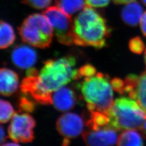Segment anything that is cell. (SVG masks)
<instances>
[{
    "label": "cell",
    "mask_w": 146,
    "mask_h": 146,
    "mask_svg": "<svg viewBox=\"0 0 146 146\" xmlns=\"http://www.w3.org/2000/svg\"><path fill=\"white\" fill-rule=\"evenodd\" d=\"M76 60L68 55L55 60H48L40 72L35 68L27 71V76L21 82L23 94L30 95L40 104H52V93L58 89L82 76L75 68Z\"/></svg>",
    "instance_id": "obj_1"
},
{
    "label": "cell",
    "mask_w": 146,
    "mask_h": 146,
    "mask_svg": "<svg viewBox=\"0 0 146 146\" xmlns=\"http://www.w3.org/2000/svg\"><path fill=\"white\" fill-rule=\"evenodd\" d=\"M73 31L75 44L101 49L106 46L111 29L98 11L86 5L74 20Z\"/></svg>",
    "instance_id": "obj_2"
},
{
    "label": "cell",
    "mask_w": 146,
    "mask_h": 146,
    "mask_svg": "<svg viewBox=\"0 0 146 146\" xmlns=\"http://www.w3.org/2000/svg\"><path fill=\"white\" fill-rule=\"evenodd\" d=\"M80 89L90 112L107 114L113 104V89L107 75L98 73L85 78Z\"/></svg>",
    "instance_id": "obj_3"
},
{
    "label": "cell",
    "mask_w": 146,
    "mask_h": 146,
    "mask_svg": "<svg viewBox=\"0 0 146 146\" xmlns=\"http://www.w3.org/2000/svg\"><path fill=\"white\" fill-rule=\"evenodd\" d=\"M106 114L109 125L117 131L140 129L146 119V111L140 105L125 97L115 100Z\"/></svg>",
    "instance_id": "obj_4"
},
{
    "label": "cell",
    "mask_w": 146,
    "mask_h": 146,
    "mask_svg": "<svg viewBox=\"0 0 146 146\" xmlns=\"http://www.w3.org/2000/svg\"><path fill=\"white\" fill-rule=\"evenodd\" d=\"M19 32L23 41L42 49L49 47L54 34L47 17L38 13L28 16L19 27Z\"/></svg>",
    "instance_id": "obj_5"
},
{
    "label": "cell",
    "mask_w": 146,
    "mask_h": 146,
    "mask_svg": "<svg viewBox=\"0 0 146 146\" xmlns=\"http://www.w3.org/2000/svg\"><path fill=\"white\" fill-rule=\"evenodd\" d=\"M43 14L50 21L58 42L66 46L74 44L72 17L65 14L57 6L47 8Z\"/></svg>",
    "instance_id": "obj_6"
},
{
    "label": "cell",
    "mask_w": 146,
    "mask_h": 146,
    "mask_svg": "<svg viewBox=\"0 0 146 146\" xmlns=\"http://www.w3.org/2000/svg\"><path fill=\"white\" fill-rule=\"evenodd\" d=\"M35 126V121L31 115L15 113L8 129V135L16 142H30L34 137L33 129Z\"/></svg>",
    "instance_id": "obj_7"
},
{
    "label": "cell",
    "mask_w": 146,
    "mask_h": 146,
    "mask_svg": "<svg viewBox=\"0 0 146 146\" xmlns=\"http://www.w3.org/2000/svg\"><path fill=\"white\" fill-rule=\"evenodd\" d=\"M125 93L135 100L146 111V71L140 76L128 75L124 81Z\"/></svg>",
    "instance_id": "obj_8"
},
{
    "label": "cell",
    "mask_w": 146,
    "mask_h": 146,
    "mask_svg": "<svg viewBox=\"0 0 146 146\" xmlns=\"http://www.w3.org/2000/svg\"><path fill=\"white\" fill-rule=\"evenodd\" d=\"M116 131L110 125L96 129H90L82 133L83 139L88 146H110L117 143Z\"/></svg>",
    "instance_id": "obj_9"
},
{
    "label": "cell",
    "mask_w": 146,
    "mask_h": 146,
    "mask_svg": "<svg viewBox=\"0 0 146 146\" xmlns=\"http://www.w3.org/2000/svg\"><path fill=\"white\" fill-rule=\"evenodd\" d=\"M56 128L58 133L64 138L73 139L83 133L84 120L78 114L66 113L58 119Z\"/></svg>",
    "instance_id": "obj_10"
},
{
    "label": "cell",
    "mask_w": 146,
    "mask_h": 146,
    "mask_svg": "<svg viewBox=\"0 0 146 146\" xmlns=\"http://www.w3.org/2000/svg\"><path fill=\"white\" fill-rule=\"evenodd\" d=\"M11 60L17 67L29 69L36 62V52L31 47L26 45L17 46L13 50Z\"/></svg>",
    "instance_id": "obj_11"
},
{
    "label": "cell",
    "mask_w": 146,
    "mask_h": 146,
    "mask_svg": "<svg viewBox=\"0 0 146 146\" xmlns=\"http://www.w3.org/2000/svg\"><path fill=\"white\" fill-rule=\"evenodd\" d=\"M76 102L74 92L68 87L63 86L52 93V104L59 111H67L72 109Z\"/></svg>",
    "instance_id": "obj_12"
},
{
    "label": "cell",
    "mask_w": 146,
    "mask_h": 146,
    "mask_svg": "<svg viewBox=\"0 0 146 146\" xmlns=\"http://www.w3.org/2000/svg\"><path fill=\"white\" fill-rule=\"evenodd\" d=\"M19 86V77L13 70L6 68L0 71V92L3 96H8L14 93Z\"/></svg>",
    "instance_id": "obj_13"
},
{
    "label": "cell",
    "mask_w": 146,
    "mask_h": 146,
    "mask_svg": "<svg viewBox=\"0 0 146 146\" xmlns=\"http://www.w3.org/2000/svg\"><path fill=\"white\" fill-rule=\"evenodd\" d=\"M143 8L136 1H133L127 5L121 11V18L126 25L136 26L142 17Z\"/></svg>",
    "instance_id": "obj_14"
},
{
    "label": "cell",
    "mask_w": 146,
    "mask_h": 146,
    "mask_svg": "<svg viewBox=\"0 0 146 146\" xmlns=\"http://www.w3.org/2000/svg\"><path fill=\"white\" fill-rule=\"evenodd\" d=\"M55 3L65 14L72 17L85 7V0H55Z\"/></svg>",
    "instance_id": "obj_15"
},
{
    "label": "cell",
    "mask_w": 146,
    "mask_h": 146,
    "mask_svg": "<svg viewBox=\"0 0 146 146\" xmlns=\"http://www.w3.org/2000/svg\"><path fill=\"white\" fill-rule=\"evenodd\" d=\"M118 146H143V141L141 134L134 129L123 131L119 137Z\"/></svg>",
    "instance_id": "obj_16"
},
{
    "label": "cell",
    "mask_w": 146,
    "mask_h": 146,
    "mask_svg": "<svg viewBox=\"0 0 146 146\" xmlns=\"http://www.w3.org/2000/svg\"><path fill=\"white\" fill-rule=\"evenodd\" d=\"M15 40V32L11 25L3 21L0 24V47L5 49L11 46Z\"/></svg>",
    "instance_id": "obj_17"
},
{
    "label": "cell",
    "mask_w": 146,
    "mask_h": 146,
    "mask_svg": "<svg viewBox=\"0 0 146 146\" xmlns=\"http://www.w3.org/2000/svg\"><path fill=\"white\" fill-rule=\"evenodd\" d=\"M110 119L106 114L100 111H90V118L87 122L90 129H96L109 125Z\"/></svg>",
    "instance_id": "obj_18"
},
{
    "label": "cell",
    "mask_w": 146,
    "mask_h": 146,
    "mask_svg": "<svg viewBox=\"0 0 146 146\" xmlns=\"http://www.w3.org/2000/svg\"><path fill=\"white\" fill-rule=\"evenodd\" d=\"M15 113L11 104L3 100L0 101V121L2 123L8 122Z\"/></svg>",
    "instance_id": "obj_19"
},
{
    "label": "cell",
    "mask_w": 146,
    "mask_h": 146,
    "mask_svg": "<svg viewBox=\"0 0 146 146\" xmlns=\"http://www.w3.org/2000/svg\"><path fill=\"white\" fill-rule=\"evenodd\" d=\"M145 44L139 36L131 38L129 43V48L131 52L136 54H141L145 49Z\"/></svg>",
    "instance_id": "obj_20"
},
{
    "label": "cell",
    "mask_w": 146,
    "mask_h": 146,
    "mask_svg": "<svg viewBox=\"0 0 146 146\" xmlns=\"http://www.w3.org/2000/svg\"><path fill=\"white\" fill-rule=\"evenodd\" d=\"M52 0H22V2L36 9H42L50 5Z\"/></svg>",
    "instance_id": "obj_21"
},
{
    "label": "cell",
    "mask_w": 146,
    "mask_h": 146,
    "mask_svg": "<svg viewBox=\"0 0 146 146\" xmlns=\"http://www.w3.org/2000/svg\"><path fill=\"white\" fill-rule=\"evenodd\" d=\"M78 72L81 76L89 78L94 76L96 73V70L92 65L87 64L80 68Z\"/></svg>",
    "instance_id": "obj_22"
},
{
    "label": "cell",
    "mask_w": 146,
    "mask_h": 146,
    "mask_svg": "<svg viewBox=\"0 0 146 146\" xmlns=\"http://www.w3.org/2000/svg\"><path fill=\"white\" fill-rule=\"evenodd\" d=\"M19 107L20 112H31L34 110V104L26 98H22L20 101Z\"/></svg>",
    "instance_id": "obj_23"
},
{
    "label": "cell",
    "mask_w": 146,
    "mask_h": 146,
    "mask_svg": "<svg viewBox=\"0 0 146 146\" xmlns=\"http://www.w3.org/2000/svg\"><path fill=\"white\" fill-rule=\"evenodd\" d=\"M110 82L113 90L120 94H125V82L123 81L119 78H114L111 80Z\"/></svg>",
    "instance_id": "obj_24"
},
{
    "label": "cell",
    "mask_w": 146,
    "mask_h": 146,
    "mask_svg": "<svg viewBox=\"0 0 146 146\" xmlns=\"http://www.w3.org/2000/svg\"><path fill=\"white\" fill-rule=\"evenodd\" d=\"M86 5L93 8L104 7L110 3V0H85Z\"/></svg>",
    "instance_id": "obj_25"
},
{
    "label": "cell",
    "mask_w": 146,
    "mask_h": 146,
    "mask_svg": "<svg viewBox=\"0 0 146 146\" xmlns=\"http://www.w3.org/2000/svg\"><path fill=\"white\" fill-rule=\"evenodd\" d=\"M140 28L143 35L146 37V11L142 16L140 21Z\"/></svg>",
    "instance_id": "obj_26"
},
{
    "label": "cell",
    "mask_w": 146,
    "mask_h": 146,
    "mask_svg": "<svg viewBox=\"0 0 146 146\" xmlns=\"http://www.w3.org/2000/svg\"><path fill=\"white\" fill-rule=\"evenodd\" d=\"M0 136H1V139H0V141H1V145H2V143H5V131L3 129V128L2 127V126H1V128H0Z\"/></svg>",
    "instance_id": "obj_27"
},
{
    "label": "cell",
    "mask_w": 146,
    "mask_h": 146,
    "mask_svg": "<svg viewBox=\"0 0 146 146\" xmlns=\"http://www.w3.org/2000/svg\"><path fill=\"white\" fill-rule=\"evenodd\" d=\"M134 1V0H113L114 3L116 5H123L127 4L128 3Z\"/></svg>",
    "instance_id": "obj_28"
},
{
    "label": "cell",
    "mask_w": 146,
    "mask_h": 146,
    "mask_svg": "<svg viewBox=\"0 0 146 146\" xmlns=\"http://www.w3.org/2000/svg\"><path fill=\"white\" fill-rule=\"evenodd\" d=\"M140 129L142 132V135L144 136V137L146 139V121L143 122V125L141 126Z\"/></svg>",
    "instance_id": "obj_29"
},
{
    "label": "cell",
    "mask_w": 146,
    "mask_h": 146,
    "mask_svg": "<svg viewBox=\"0 0 146 146\" xmlns=\"http://www.w3.org/2000/svg\"><path fill=\"white\" fill-rule=\"evenodd\" d=\"M2 146H19V144L17 142H16L14 141L13 142H7V143H4L2 145Z\"/></svg>",
    "instance_id": "obj_30"
},
{
    "label": "cell",
    "mask_w": 146,
    "mask_h": 146,
    "mask_svg": "<svg viewBox=\"0 0 146 146\" xmlns=\"http://www.w3.org/2000/svg\"><path fill=\"white\" fill-rule=\"evenodd\" d=\"M144 58H145V63H146V50H145V54H144Z\"/></svg>",
    "instance_id": "obj_31"
},
{
    "label": "cell",
    "mask_w": 146,
    "mask_h": 146,
    "mask_svg": "<svg viewBox=\"0 0 146 146\" xmlns=\"http://www.w3.org/2000/svg\"><path fill=\"white\" fill-rule=\"evenodd\" d=\"M141 1L143 2V3L146 6V0H141Z\"/></svg>",
    "instance_id": "obj_32"
}]
</instances>
